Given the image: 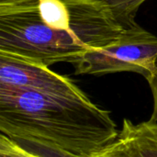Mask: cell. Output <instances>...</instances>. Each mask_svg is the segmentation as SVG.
<instances>
[{
  "label": "cell",
  "mask_w": 157,
  "mask_h": 157,
  "mask_svg": "<svg viewBox=\"0 0 157 157\" xmlns=\"http://www.w3.org/2000/svg\"><path fill=\"white\" fill-rule=\"evenodd\" d=\"M0 157H37L18 146L7 136L0 135Z\"/></svg>",
  "instance_id": "cell-9"
},
{
  "label": "cell",
  "mask_w": 157,
  "mask_h": 157,
  "mask_svg": "<svg viewBox=\"0 0 157 157\" xmlns=\"http://www.w3.org/2000/svg\"><path fill=\"white\" fill-rule=\"evenodd\" d=\"M36 1L38 0H0V7L26 5V4L36 2Z\"/></svg>",
  "instance_id": "cell-11"
},
{
  "label": "cell",
  "mask_w": 157,
  "mask_h": 157,
  "mask_svg": "<svg viewBox=\"0 0 157 157\" xmlns=\"http://www.w3.org/2000/svg\"><path fill=\"white\" fill-rule=\"evenodd\" d=\"M38 12L41 20L55 30H68L73 26V17L64 0H39Z\"/></svg>",
  "instance_id": "cell-6"
},
{
  "label": "cell",
  "mask_w": 157,
  "mask_h": 157,
  "mask_svg": "<svg viewBox=\"0 0 157 157\" xmlns=\"http://www.w3.org/2000/svg\"><path fill=\"white\" fill-rule=\"evenodd\" d=\"M38 1L0 7V51L47 66L75 63L87 52L114 41L124 29L102 0H64L73 26L68 30H55L41 20Z\"/></svg>",
  "instance_id": "cell-2"
},
{
  "label": "cell",
  "mask_w": 157,
  "mask_h": 157,
  "mask_svg": "<svg viewBox=\"0 0 157 157\" xmlns=\"http://www.w3.org/2000/svg\"><path fill=\"white\" fill-rule=\"evenodd\" d=\"M0 85L58 97L89 98L68 76L39 62L3 51H0Z\"/></svg>",
  "instance_id": "cell-4"
},
{
  "label": "cell",
  "mask_w": 157,
  "mask_h": 157,
  "mask_svg": "<svg viewBox=\"0 0 157 157\" xmlns=\"http://www.w3.org/2000/svg\"><path fill=\"white\" fill-rule=\"evenodd\" d=\"M18 146L31 154L32 155L37 157H86L82 155H77L58 148L56 146L47 144L41 142H38L30 139H22L15 138L12 139Z\"/></svg>",
  "instance_id": "cell-7"
},
{
  "label": "cell",
  "mask_w": 157,
  "mask_h": 157,
  "mask_svg": "<svg viewBox=\"0 0 157 157\" xmlns=\"http://www.w3.org/2000/svg\"><path fill=\"white\" fill-rule=\"evenodd\" d=\"M147 81L150 86L153 96V112L149 121L157 123V74Z\"/></svg>",
  "instance_id": "cell-10"
},
{
  "label": "cell",
  "mask_w": 157,
  "mask_h": 157,
  "mask_svg": "<svg viewBox=\"0 0 157 157\" xmlns=\"http://www.w3.org/2000/svg\"><path fill=\"white\" fill-rule=\"evenodd\" d=\"M0 132L86 157L113 144L120 131L109 111L89 98L43 94L0 85Z\"/></svg>",
  "instance_id": "cell-1"
},
{
  "label": "cell",
  "mask_w": 157,
  "mask_h": 157,
  "mask_svg": "<svg viewBox=\"0 0 157 157\" xmlns=\"http://www.w3.org/2000/svg\"><path fill=\"white\" fill-rule=\"evenodd\" d=\"M93 157H157V123L124 119L116 141Z\"/></svg>",
  "instance_id": "cell-5"
},
{
  "label": "cell",
  "mask_w": 157,
  "mask_h": 157,
  "mask_svg": "<svg viewBox=\"0 0 157 157\" xmlns=\"http://www.w3.org/2000/svg\"><path fill=\"white\" fill-rule=\"evenodd\" d=\"M112 10L123 26H129L134 21L137 11L146 0H102Z\"/></svg>",
  "instance_id": "cell-8"
},
{
  "label": "cell",
  "mask_w": 157,
  "mask_h": 157,
  "mask_svg": "<svg viewBox=\"0 0 157 157\" xmlns=\"http://www.w3.org/2000/svg\"><path fill=\"white\" fill-rule=\"evenodd\" d=\"M75 65V75L132 72L149 80L157 74V36L133 22L114 41L87 52Z\"/></svg>",
  "instance_id": "cell-3"
}]
</instances>
